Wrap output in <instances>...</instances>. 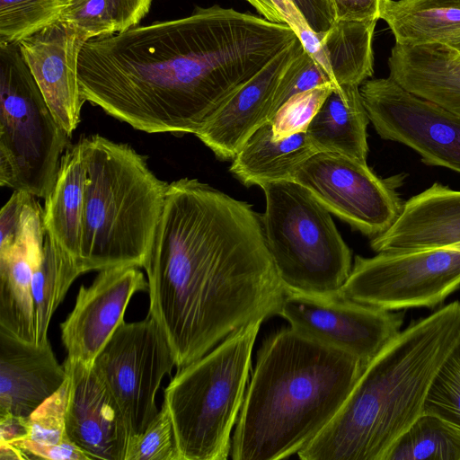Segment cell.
I'll use <instances>...</instances> for the list:
<instances>
[{
    "label": "cell",
    "instance_id": "cell-1",
    "mask_svg": "<svg viewBox=\"0 0 460 460\" xmlns=\"http://www.w3.org/2000/svg\"><path fill=\"white\" fill-rule=\"evenodd\" d=\"M298 38L283 22L219 5L86 41L85 102L146 133L193 134Z\"/></svg>",
    "mask_w": 460,
    "mask_h": 460
},
{
    "label": "cell",
    "instance_id": "cell-2",
    "mask_svg": "<svg viewBox=\"0 0 460 460\" xmlns=\"http://www.w3.org/2000/svg\"><path fill=\"white\" fill-rule=\"evenodd\" d=\"M143 267L148 314L165 332L178 369L245 324L279 315L287 294L261 217L197 179L169 183Z\"/></svg>",
    "mask_w": 460,
    "mask_h": 460
},
{
    "label": "cell",
    "instance_id": "cell-3",
    "mask_svg": "<svg viewBox=\"0 0 460 460\" xmlns=\"http://www.w3.org/2000/svg\"><path fill=\"white\" fill-rule=\"evenodd\" d=\"M365 365L291 326L262 342L232 438L234 460L297 454L340 411Z\"/></svg>",
    "mask_w": 460,
    "mask_h": 460
},
{
    "label": "cell",
    "instance_id": "cell-4",
    "mask_svg": "<svg viewBox=\"0 0 460 460\" xmlns=\"http://www.w3.org/2000/svg\"><path fill=\"white\" fill-rule=\"evenodd\" d=\"M460 344V301L413 320L364 368L302 460H383L423 413L430 386Z\"/></svg>",
    "mask_w": 460,
    "mask_h": 460
},
{
    "label": "cell",
    "instance_id": "cell-5",
    "mask_svg": "<svg viewBox=\"0 0 460 460\" xmlns=\"http://www.w3.org/2000/svg\"><path fill=\"white\" fill-rule=\"evenodd\" d=\"M85 164L78 267L82 274L143 267L160 221L169 183L128 144L100 135L81 139Z\"/></svg>",
    "mask_w": 460,
    "mask_h": 460
},
{
    "label": "cell",
    "instance_id": "cell-6",
    "mask_svg": "<svg viewBox=\"0 0 460 460\" xmlns=\"http://www.w3.org/2000/svg\"><path fill=\"white\" fill-rule=\"evenodd\" d=\"M263 320L239 328L179 368L164 389L180 460H226L243 402L253 345Z\"/></svg>",
    "mask_w": 460,
    "mask_h": 460
},
{
    "label": "cell",
    "instance_id": "cell-7",
    "mask_svg": "<svg viewBox=\"0 0 460 460\" xmlns=\"http://www.w3.org/2000/svg\"><path fill=\"white\" fill-rule=\"evenodd\" d=\"M261 188L266 199L265 240L287 292L341 294L353 264L331 213L293 180Z\"/></svg>",
    "mask_w": 460,
    "mask_h": 460
},
{
    "label": "cell",
    "instance_id": "cell-8",
    "mask_svg": "<svg viewBox=\"0 0 460 460\" xmlns=\"http://www.w3.org/2000/svg\"><path fill=\"white\" fill-rule=\"evenodd\" d=\"M69 138L18 44L0 43V185L46 199Z\"/></svg>",
    "mask_w": 460,
    "mask_h": 460
},
{
    "label": "cell",
    "instance_id": "cell-9",
    "mask_svg": "<svg viewBox=\"0 0 460 460\" xmlns=\"http://www.w3.org/2000/svg\"><path fill=\"white\" fill-rule=\"evenodd\" d=\"M460 288V251L455 248L357 255L341 294L388 311L434 309Z\"/></svg>",
    "mask_w": 460,
    "mask_h": 460
},
{
    "label": "cell",
    "instance_id": "cell-10",
    "mask_svg": "<svg viewBox=\"0 0 460 460\" xmlns=\"http://www.w3.org/2000/svg\"><path fill=\"white\" fill-rule=\"evenodd\" d=\"M173 366L175 357L167 336L150 314L139 322L123 321L96 357L93 368L123 413L129 433L128 446L157 415L155 395Z\"/></svg>",
    "mask_w": 460,
    "mask_h": 460
},
{
    "label": "cell",
    "instance_id": "cell-11",
    "mask_svg": "<svg viewBox=\"0 0 460 460\" xmlns=\"http://www.w3.org/2000/svg\"><path fill=\"white\" fill-rule=\"evenodd\" d=\"M403 175L382 179L367 164L332 152H316L293 181L307 189L330 212L370 239L397 219L403 203L397 188Z\"/></svg>",
    "mask_w": 460,
    "mask_h": 460
},
{
    "label": "cell",
    "instance_id": "cell-12",
    "mask_svg": "<svg viewBox=\"0 0 460 460\" xmlns=\"http://www.w3.org/2000/svg\"><path fill=\"white\" fill-rule=\"evenodd\" d=\"M359 90L369 121L383 139L413 149L428 165L460 173V115L390 77L366 80Z\"/></svg>",
    "mask_w": 460,
    "mask_h": 460
},
{
    "label": "cell",
    "instance_id": "cell-13",
    "mask_svg": "<svg viewBox=\"0 0 460 460\" xmlns=\"http://www.w3.org/2000/svg\"><path fill=\"white\" fill-rule=\"evenodd\" d=\"M295 330L343 349L367 366L402 331L404 312L344 296L287 292L279 312Z\"/></svg>",
    "mask_w": 460,
    "mask_h": 460
},
{
    "label": "cell",
    "instance_id": "cell-14",
    "mask_svg": "<svg viewBox=\"0 0 460 460\" xmlns=\"http://www.w3.org/2000/svg\"><path fill=\"white\" fill-rule=\"evenodd\" d=\"M138 291L148 292V282L137 266L100 270L89 287L82 285L72 312L60 324L66 358L93 367Z\"/></svg>",
    "mask_w": 460,
    "mask_h": 460
},
{
    "label": "cell",
    "instance_id": "cell-15",
    "mask_svg": "<svg viewBox=\"0 0 460 460\" xmlns=\"http://www.w3.org/2000/svg\"><path fill=\"white\" fill-rule=\"evenodd\" d=\"M30 195L19 226L0 239V329L36 343L32 278L45 240L43 209Z\"/></svg>",
    "mask_w": 460,
    "mask_h": 460
},
{
    "label": "cell",
    "instance_id": "cell-16",
    "mask_svg": "<svg viewBox=\"0 0 460 460\" xmlns=\"http://www.w3.org/2000/svg\"><path fill=\"white\" fill-rule=\"evenodd\" d=\"M86 41L75 28L58 21L17 43L52 114L69 137L80 123L85 102L78 62Z\"/></svg>",
    "mask_w": 460,
    "mask_h": 460
},
{
    "label": "cell",
    "instance_id": "cell-17",
    "mask_svg": "<svg viewBox=\"0 0 460 460\" xmlns=\"http://www.w3.org/2000/svg\"><path fill=\"white\" fill-rule=\"evenodd\" d=\"M66 428L71 441L92 459L125 460L129 442L123 413L93 367L68 358Z\"/></svg>",
    "mask_w": 460,
    "mask_h": 460
},
{
    "label": "cell",
    "instance_id": "cell-18",
    "mask_svg": "<svg viewBox=\"0 0 460 460\" xmlns=\"http://www.w3.org/2000/svg\"><path fill=\"white\" fill-rule=\"evenodd\" d=\"M305 48L297 38L233 93L195 136L221 160H232L249 137L270 121L277 89Z\"/></svg>",
    "mask_w": 460,
    "mask_h": 460
},
{
    "label": "cell",
    "instance_id": "cell-19",
    "mask_svg": "<svg viewBox=\"0 0 460 460\" xmlns=\"http://www.w3.org/2000/svg\"><path fill=\"white\" fill-rule=\"evenodd\" d=\"M460 243V190L433 183L403 203L401 214L370 241L376 252L452 248Z\"/></svg>",
    "mask_w": 460,
    "mask_h": 460
},
{
    "label": "cell",
    "instance_id": "cell-20",
    "mask_svg": "<svg viewBox=\"0 0 460 460\" xmlns=\"http://www.w3.org/2000/svg\"><path fill=\"white\" fill-rule=\"evenodd\" d=\"M66 379L49 341L29 343L0 329V416L27 418Z\"/></svg>",
    "mask_w": 460,
    "mask_h": 460
},
{
    "label": "cell",
    "instance_id": "cell-21",
    "mask_svg": "<svg viewBox=\"0 0 460 460\" xmlns=\"http://www.w3.org/2000/svg\"><path fill=\"white\" fill-rule=\"evenodd\" d=\"M389 77L409 92L460 115V49L442 44H395Z\"/></svg>",
    "mask_w": 460,
    "mask_h": 460
},
{
    "label": "cell",
    "instance_id": "cell-22",
    "mask_svg": "<svg viewBox=\"0 0 460 460\" xmlns=\"http://www.w3.org/2000/svg\"><path fill=\"white\" fill-rule=\"evenodd\" d=\"M376 20L334 21L328 31L298 38L334 84H362L374 74L372 40Z\"/></svg>",
    "mask_w": 460,
    "mask_h": 460
},
{
    "label": "cell",
    "instance_id": "cell-23",
    "mask_svg": "<svg viewBox=\"0 0 460 460\" xmlns=\"http://www.w3.org/2000/svg\"><path fill=\"white\" fill-rule=\"evenodd\" d=\"M368 123L359 85L335 84L305 133L318 152L338 153L367 163Z\"/></svg>",
    "mask_w": 460,
    "mask_h": 460
},
{
    "label": "cell",
    "instance_id": "cell-24",
    "mask_svg": "<svg viewBox=\"0 0 460 460\" xmlns=\"http://www.w3.org/2000/svg\"><path fill=\"white\" fill-rule=\"evenodd\" d=\"M316 152L305 132L274 138L268 121L245 141L229 171L246 187L291 181L300 165Z\"/></svg>",
    "mask_w": 460,
    "mask_h": 460
},
{
    "label": "cell",
    "instance_id": "cell-25",
    "mask_svg": "<svg viewBox=\"0 0 460 460\" xmlns=\"http://www.w3.org/2000/svg\"><path fill=\"white\" fill-rule=\"evenodd\" d=\"M85 164L81 140L64 154L56 181L45 199V233L78 265Z\"/></svg>",
    "mask_w": 460,
    "mask_h": 460
},
{
    "label": "cell",
    "instance_id": "cell-26",
    "mask_svg": "<svg viewBox=\"0 0 460 460\" xmlns=\"http://www.w3.org/2000/svg\"><path fill=\"white\" fill-rule=\"evenodd\" d=\"M380 19L398 45H460V0H385Z\"/></svg>",
    "mask_w": 460,
    "mask_h": 460
},
{
    "label": "cell",
    "instance_id": "cell-27",
    "mask_svg": "<svg viewBox=\"0 0 460 460\" xmlns=\"http://www.w3.org/2000/svg\"><path fill=\"white\" fill-rule=\"evenodd\" d=\"M81 274L76 262L45 233L42 259L32 278L37 344L49 341L52 315Z\"/></svg>",
    "mask_w": 460,
    "mask_h": 460
},
{
    "label": "cell",
    "instance_id": "cell-28",
    "mask_svg": "<svg viewBox=\"0 0 460 460\" xmlns=\"http://www.w3.org/2000/svg\"><path fill=\"white\" fill-rule=\"evenodd\" d=\"M383 460H460V429L438 416L422 413Z\"/></svg>",
    "mask_w": 460,
    "mask_h": 460
},
{
    "label": "cell",
    "instance_id": "cell-29",
    "mask_svg": "<svg viewBox=\"0 0 460 460\" xmlns=\"http://www.w3.org/2000/svg\"><path fill=\"white\" fill-rule=\"evenodd\" d=\"M66 0H0V43H18L60 20Z\"/></svg>",
    "mask_w": 460,
    "mask_h": 460
},
{
    "label": "cell",
    "instance_id": "cell-30",
    "mask_svg": "<svg viewBox=\"0 0 460 460\" xmlns=\"http://www.w3.org/2000/svg\"><path fill=\"white\" fill-rule=\"evenodd\" d=\"M423 413L438 416L460 429V344L435 377Z\"/></svg>",
    "mask_w": 460,
    "mask_h": 460
},
{
    "label": "cell",
    "instance_id": "cell-31",
    "mask_svg": "<svg viewBox=\"0 0 460 460\" xmlns=\"http://www.w3.org/2000/svg\"><path fill=\"white\" fill-rule=\"evenodd\" d=\"M68 392L66 376L63 385L26 418L28 435L24 438L45 446L69 439L66 428Z\"/></svg>",
    "mask_w": 460,
    "mask_h": 460
},
{
    "label": "cell",
    "instance_id": "cell-32",
    "mask_svg": "<svg viewBox=\"0 0 460 460\" xmlns=\"http://www.w3.org/2000/svg\"><path fill=\"white\" fill-rule=\"evenodd\" d=\"M125 460H180L172 418L164 402L145 432L128 446Z\"/></svg>",
    "mask_w": 460,
    "mask_h": 460
},
{
    "label": "cell",
    "instance_id": "cell-33",
    "mask_svg": "<svg viewBox=\"0 0 460 460\" xmlns=\"http://www.w3.org/2000/svg\"><path fill=\"white\" fill-rule=\"evenodd\" d=\"M87 41L118 32L111 0H66L60 20Z\"/></svg>",
    "mask_w": 460,
    "mask_h": 460
},
{
    "label": "cell",
    "instance_id": "cell-34",
    "mask_svg": "<svg viewBox=\"0 0 460 460\" xmlns=\"http://www.w3.org/2000/svg\"><path fill=\"white\" fill-rule=\"evenodd\" d=\"M334 85L316 87L289 99L270 120L273 137L278 139L295 133L305 132L310 121Z\"/></svg>",
    "mask_w": 460,
    "mask_h": 460
},
{
    "label": "cell",
    "instance_id": "cell-35",
    "mask_svg": "<svg viewBox=\"0 0 460 460\" xmlns=\"http://www.w3.org/2000/svg\"><path fill=\"white\" fill-rule=\"evenodd\" d=\"M326 84H334L305 49L289 67L277 89L270 121L292 97Z\"/></svg>",
    "mask_w": 460,
    "mask_h": 460
},
{
    "label": "cell",
    "instance_id": "cell-36",
    "mask_svg": "<svg viewBox=\"0 0 460 460\" xmlns=\"http://www.w3.org/2000/svg\"><path fill=\"white\" fill-rule=\"evenodd\" d=\"M9 443L18 448L26 460H92L87 453L70 439L51 446L40 445L24 438Z\"/></svg>",
    "mask_w": 460,
    "mask_h": 460
},
{
    "label": "cell",
    "instance_id": "cell-37",
    "mask_svg": "<svg viewBox=\"0 0 460 460\" xmlns=\"http://www.w3.org/2000/svg\"><path fill=\"white\" fill-rule=\"evenodd\" d=\"M334 21H370L380 19L385 0H328Z\"/></svg>",
    "mask_w": 460,
    "mask_h": 460
},
{
    "label": "cell",
    "instance_id": "cell-38",
    "mask_svg": "<svg viewBox=\"0 0 460 460\" xmlns=\"http://www.w3.org/2000/svg\"><path fill=\"white\" fill-rule=\"evenodd\" d=\"M309 29L316 33L329 30L334 22L328 0H292Z\"/></svg>",
    "mask_w": 460,
    "mask_h": 460
},
{
    "label": "cell",
    "instance_id": "cell-39",
    "mask_svg": "<svg viewBox=\"0 0 460 460\" xmlns=\"http://www.w3.org/2000/svg\"><path fill=\"white\" fill-rule=\"evenodd\" d=\"M153 0H111L118 32L137 26L148 13Z\"/></svg>",
    "mask_w": 460,
    "mask_h": 460
},
{
    "label": "cell",
    "instance_id": "cell-40",
    "mask_svg": "<svg viewBox=\"0 0 460 460\" xmlns=\"http://www.w3.org/2000/svg\"><path fill=\"white\" fill-rule=\"evenodd\" d=\"M26 418L12 415L0 416V441L13 442L27 437Z\"/></svg>",
    "mask_w": 460,
    "mask_h": 460
},
{
    "label": "cell",
    "instance_id": "cell-41",
    "mask_svg": "<svg viewBox=\"0 0 460 460\" xmlns=\"http://www.w3.org/2000/svg\"><path fill=\"white\" fill-rule=\"evenodd\" d=\"M250 3L263 18L275 22L287 23L272 0H245Z\"/></svg>",
    "mask_w": 460,
    "mask_h": 460
},
{
    "label": "cell",
    "instance_id": "cell-42",
    "mask_svg": "<svg viewBox=\"0 0 460 460\" xmlns=\"http://www.w3.org/2000/svg\"><path fill=\"white\" fill-rule=\"evenodd\" d=\"M26 460L22 453L12 444L0 441V460Z\"/></svg>",
    "mask_w": 460,
    "mask_h": 460
},
{
    "label": "cell",
    "instance_id": "cell-43",
    "mask_svg": "<svg viewBox=\"0 0 460 460\" xmlns=\"http://www.w3.org/2000/svg\"><path fill=\"white\" fill-rule=\"evenodd\" d=\"M452 248H455V249H456V250H459V251H460V243H458V244L455 245V246H454V247H452Z\"/></svg>",
    "mask_w": 460,
    "mask_h": 460
},
{
    "label": "cell",
    "instance_id": "cell-44",
    "mask_svg": "<svg viewBox=\"0 0 460 460\" xmlns=\"http://www.w3.org/2000/svg\"><path fill=\"white\" fill-rule=\"evenodd\" d=\"M456 49H460V45H458V46H456Z\"/></svg>",
    "mask_w": 460,
    "mask_h": 460
}]
</instances>
